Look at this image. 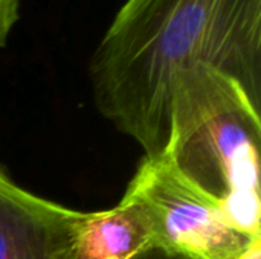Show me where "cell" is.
<instances>
[{"instance_id": "cell-4", "label": "cell", "mask_w": 261, "mask_h": 259, "mask_svg": "<svg viewBox=\"0 0 261 259\" xmlns=\"http://www.w3.org/2000/svg\"><path fill=\"white\" fill-rule=\"evenodd\" d=\"M80 214L20 188L0 171V259H69Z\"/></svg>"}, {"instance_id": "cell-7", "label": "cell", "mask_w": 261, "mask_h": 259, "mask_svg": "<svg viewBox=\"0 0 261 259\" xmlns=\"http://www.w3.org/2000/svg\"><path fill=\"white\" fill-rule=\"evenodd\" d=\"M135 259H197L190 256V255H185V253H180V252H174V250H168V249H164V247H150L147 249L145 252L139 253Z\"/></svg>"}, {"instance_id": "cell-2", "label": "cell", "mask_w": 261, "mask_h": 259, "mask_svg": "<svg viewBox=\"0 0 261 259\" xmlns=\"http://www.w3.org/2000/svg\"><path fill=\"white\" fill-rule=\"evenodd\" d=\"M162 154L219 203L229 226L261 238L260 107L236 78L208 64L176 76Z\"/></svg>"}, {"instance_id": "cell-3", "label": "cell", "mask_w": 261, "mask_h": 259, "mask_svg": "<svg viewBox=\"0 0 261 259\" xmlns=\"http://www.w3.org/2000/svg\"><path fill=\"white\" fill-rule=\"evenodd\" d=\"M122 198L141 208L156 247L197 259H239L261 240L229 226L219 203L188 182L164 154L144 157Z\"/></svg>"}, {"instance_id": "cell-6", "label": "cell", "mask_w": 261, "mask_h": 259, "mask_svg": "<svg viewBox=\"0 0 261 259\" xmlns=\"http://www.w3.org/2000/svg\"><path fill=\"white\" fill-rule=\"evenodd\" d=\"M20 0H0V49L6 44L11 29L18 20Z\"/></svg>"}, {"instance_id": "cell-1", "label": "cell", "mask_w": 261, "mask_h": 259, "mask_svg": "<svg viewBox=\"0 0 261 259\" xmlns=\"http://www.w3.org/2000/svg\"><path fill=\"white\" fill-rule=\"evenodd\" d=\"M193 64L236 78L260 107L261 0H127L89 61L96 108L161 156L174 79Z\"/></svg>"}, {"instance_id": "cell-5", "label": "cell", "mask_w": 261, "mask_h": 259, "mask_svg": "<svg viewBox=\"0 0 261 259\" xmlns=\"http://www.w3.org/2000/svg\"><path fill=\"white\" fill-rule=\"evenodd\" d=\"M154 247V237L141 208L121 198L112 208L81 212L69 259H135Z\"/></svg>"}, {"instance_id": "cell-8", "label": "cell", "mask_w": 261, "mask_h": 259, "mask_svg": "<svg viewBox=\"0 0 261 259\" xmlns=\"http://www.w3.org/2000/svg\"><path fill=\"white\" fill-rule=\"evenodd\" d=\"M239 259H261V240L254 241Z\"/></svg>"}]
</instances>
